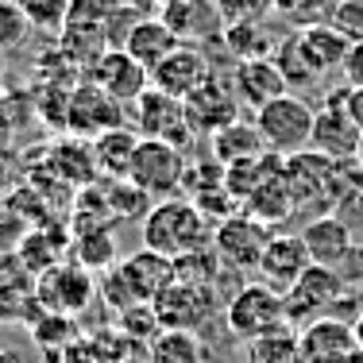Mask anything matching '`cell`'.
<instances>
[{"instance_id":"cell-31","label":"cell","mask_w":363,"mask_h":363,"mask_svg":"<svg viewBox=\"0 0 363 363\" xmlns=\"http://www.w3.org/2000/svg\"><path fill=\"white\" fill-rule=\"evenodd\" d=\"M220 39H224V47H228L240 62H244V58H271V50H274V43L267 39V31H263V23H259V20L228 23Z\"/></svg>"},{"instance_id":"cell-15","label":"cell","mask_w":363,"mask_h":363,"mask_svg":"<svg viewBox=\"0 0 363 363\" xmlns=\"http://www.w3.org/2000/svg\"><path fill=\"white\" fill-rule=\"evenodd\" d=\"M93 274L85 271L82 263H58L55 271H47V274H39V282H35V294H39V301L50 309V313H77V309H85L89 306V298H93Z\"/></svg>"},{"instance_id":"cell-24","label":"cell","mask_w":363,"mask_h":363,"mask_svg":"<svg viewBox=\"0 0 363 363\" xmlns=\"http://www.w3.org/2000/svg\"><path fill=\"white\" fill-rule=\"evenodd\" d=\"M135 147H140V132H132V128H124V124L93 135V159H97V170L105 178H128L132 174Z\"/></svg>"},{"instance_id":"cell-39","label":"cell","mask_w":363,"mask_h":363,"mask_svg":"<svg viewBox=\"0 0 363 363\" xmlns=\"http://www.w3.org/2000/svg\"><path fill=\"white\" fill-rule=\"evenodd\" d=\"M340 74L348 82V89H363V43H352L348 55L340 62Z\"/></svg>"},{"instance_id":"cell-43","label":"cell","mask_w":363,"mask_h":363,"mask_svg":"<svg viewBox=\"0 0 363 363\" xmlns=\"http://www.w3.org/2000/svg\"><path fill=\"white\" fill-rule=\"evenodd\" d=\"M352 328H356V340H359V348H363V309H359L356 321H352Z\"/></svg>"},{"instance_id":"cell-23","label":"cell","mask_w":363,"mask_h":363,"mask_svg":"<svg viewBox=\"0 0 363 363\" xmlns=\"http://www.w3.org/2000/svg\"><path fill=\"white\" fill-rule=\"evenodd\" d=\"M209 147H213V159L224 162V167L271 155L263 143V135H259V128H255V120H232L228 128H220L217 135H209Z\"/></svg>"},{"instance_id":"cell-13","label":"cell","mask_w":363,"mask_h":363,"mask_svg":"<svg viewBox=\"0 0 363 363\" xmlns=\"http://www.w3.org/2000/svg\"><path fill=\"white\" fill-rule=\"evenodd\" d=\"M89 82L97 85V89H105L112 101H120V105H135V101L151 89V74H147V66L135 62L124 47L101 50L97 62H93V70H89Z\"/></svg>"},{"instance_id":"cell-20","label":"cell","mask_w":363,"mask_h":363,"mask_svg":"<svg viewBox=\"0 0 363 363\" xmlns=\"http://www.w3.org/2000/svg\"><path fill=\"white\" fill-rule=\"evenodd\" d=\"M162 20L182 43H197L205 35H224V20L213 0H174L162 8Z\"/></svg>"},{"instance_id":"cell-29","label":"cell","mask_w":363,"mask_h":363,"mask_svg":"<svg viewBox=\"0 0 363 363\" xmlns=\"http://www.w3.org/2000/svg\"><path fill=\"white\" fill-rule=\"evenodd\" d=\"M298 328L279 325L271 333L247 340V363H298Z\"/></svg>"},{"instance_id":"cell-32","label":"cell","mask_w":363,"mask_h":363,"mask_svg":"<svg viewBox=\"0 0 363 363\" xmlns=\"http://www.w3.org/2000/svg\"><path fill=\"white\" fill-rule=\"evenodd\" d=\"M35 274L28 271V263H23L16 252H0V306H4L8 298L20 306V301H31V290H35Z\"/></svg>"},{"instance_id":"cell-26","label":"cell","mask_w":363,"mask_h":363,"mask_svg":"<svg viewBox=\"0 0 363 363\" xmlns=\"http://www.w3.org/2000/svg\"><path fill=\"white\" fill-rule=\"evenodd\" d=\"M244 209L252 213L255 220H263V224H282L294 209H298V205H294V197H290V186H286V174H282V167L274 170V174L267 178L252 197H247Z\"/></svg>"},{"instance_id":"cell-16","label":"cell","mask_w":363,"mask_h":363,"mask_svg":"<svg viewBox=\"0 0 363 363\" xmlns=\"http://www.w3.org/2000/svg\"><path fill=\"white\" fill-rule=\"evenodd\" d=\"M232 93H236V101L244 108L259 112L263 105H271V101L286 97L290 85L279 74L274 58H244V62L232 66Z\"/></svg>"},{"instance_id":"cell-1","label":"cell","mask_w":363,"mask_h":363,"mask_svg":"<svg viewBox=\"0 0 363 363\" xmlns=\"http://www.w3.org/2000/svg\"><path fill=\"white\" fill-rule=\"evenodd\" d=\"M143 247H151V252L167 259H182L189 252L213 247L209 217L189 197H162L143 217Z\"/></svg>"},{"instance_id":"cell-12","label":"cell","mask_w":363,"mask_h":363,"mask_svg":"<svg viewBox=\"0 0 363 363\" xmlns=\"http://www.w3.org/2000/svg\"><path fill=\"white\" fill-rule=\"evenodd\" d=\"M182 105H186V116H189L197 135H217L220 128L240 120V101L232 93V77L224 82L220 74H209Z\"/></svg>"},{"instance_id":"cell-11","label":"cell","mask_w":363,"mask_h":363,"mask_svg":"<svg viewBox=\"0 0 363 363\" xmlns=\"http://www.w3.org/2000/svg\"><path fill=\"white\" fill-rule=\"evenodd\" d=\"M112 274H116V282L124 286L132 306H155L159 294L174 282V259L151 252V247H140V252L128 255Z\"/></svg>"},{"instance_id":"cell-5","label":"cell","mask_w":363,"mask_h":363,"mask_svg":"<svg viewBox=\"0 0 363 363\" xmlns=\"http://www.w3.org/2000/svg\"><path fill=\"white\" fill-rule=\"evenodd\" d=\"M224 325L240 340H255V336L271 333V328L286 325V298L282 290L267 286V282H247L232 294V301L224 306Z\"/></svg>"},{"instance_id":"cell-30","label":"cell","mask_w":363,"mask_h":363,"mask_svg":"<svg viewBox=\"0 0 363 363\" xmlns=\"http://www.w3.org/2000/svg\"><path fill=\"white\" fill-rule=\"evenodd\" d=\"M62 252L66 247L58 244V236L50 228H35V232H28V236H23V244H20V255L23 263H28V271L35 274H47V271H55L58 263H62Z\"/></svg>"},{"instance_id":"cell-42","label":"cell","mask_w":363,"mask_h":363,"mask_svg":"<svg viewBox=\"0 0 363 363\" xmlns=\"http://www.w3.org/2000/svg\"><path fill=\"white\" fill-rule=\"evenodd\" d=\"M4 85H8V66H4V50H0V97H4Z\"/></svg>"},{"instance_id":"cell-18","label":"cell","mask_w":363,"mask_h":363,"mask_svg":"<svg viewBox=\"0 0 363 363\" xmlns=\"http://www.w3.org/2000/svg\"><path fill=\"white\" fill-rule=\"evenodd\" d=\"M309 263H313V259H309V247L301 236H271L263 259H259V282H267V286L286 294L294 282L306 274Z\"/></svg>"},{"instance_id":"cell-3","label":"cell","mask_w":363,"mask_h":363,"mask_svg":"<svg viewBox=\"0 0 363 363\" xmlns=\"http://www.w3.org/2000/svg\"><path fill=\"white\" fill-rule=\"evenodd\" d=\"M186 174H189L186 151H178L174 143L143 140V135H140V147H135V159H132V174H128V182H135V186H140L151 201L178 197V189H186Z\"/></svg>"},{"instance_id":"cell-40","label":"cell","mask_w":363,"mask_h":363,"mask_svg":"<svg viewBox=\"0 0 363 363\" xmlns=\"http://www.w3.org/2000/svg\"><path fill=\"white\" fill-rule=\"evenodd\" d=\"M8 105H12V101L0 97V147H4L8 135H12V120H8V112H12V108H8Z\"/></svg>"},{"instance_id":"cell-41","label":"cell","mask_w":363,"mask_h":363,"mask_svg":"<svg viewBox=\"0 0 363 363\" xmlns=\"http://www.w3.org/2000/svg\"><path fill=\"white\" fill-rule=\"evenodd\" d=\"M348 108H352V116H356V124L363 128V89H352L348 93Z\"/></svg>"},{"instance_id":"cell-38","label":"cell","mask_w":363,"mask_h":363,"mask_svg":"<svg viewBox=\"0 0 363 363\" xmlns=\"http://www.w3.org/2000/svg\"><path fill=\"white\" fill-rule=\"evenodd\" d=\"M333 28L348 35V43H363V0H340L333 8Z\"/></svg>"},{"instance_id":"cell-6","label":"cell","mask_w":363,"mask_h":363,"mask_svg":"<svg viewBox=\"0 0 363 363\" xmlns=\"http://www.w3.org/2000/svg\"><path fill=\"white\" fill-rule=\"evenodd\" d=\"M267 244H271V224L255 220L252 213H232L213 228V252L232 271H259Z\"/></svg>"},{"instance_id":"cell-4","label":"cell","mask_w":363,"mask_h":363,"mask_svg":"<svg viewBox=\"0 0 363 363\" xmlns=\"http://www.w3.org/2000/svg\"><path fill=\"white\" fill-rule=\"evenodd\" d=\"M344 294H348L344 290V274L336 267L309 263L306 274L282 294L286 298V325H294L301 333L306 325L321 321V317H333V306H340Z\"/></svg>"},{"instance_id":"cell-27","label":"cell","mask_w":363,"mask_h":363,"mask_svg":"<svg viewBox=\"0 0 363 363\" xmlns=\"http://www.w3.org/2000/svg\"><path fill=\"white\" fill-rule=\"evenodd\" d=\"M147 363H205L201 336L189 328H159V336L147 344Z\"/></svg>"},{"instance_id":"cell-2","label":"cell","mask_w":363,"mask_h":363,"mask_svg":"<svg viewBox=\"0 0 363 363\" xmlns=\"http://www.w3.org/2000/svg\"><path fill=\"white\" fill-rule=\"evenodd\" d=\"M313 124H317V112L301 97H294V93H286V97L271 101V105H263L255 112L259 135H263L267 151L279 155V159L309 151V143H313Z\"/></svg>"},{"instance_id":"cell-33","label":"cell","mask_w":363,"mask_h":363,"mask_svg":"<svg viewBox=\"0 0 363 363\" xmlns=\"http://www.w3.org/2000/svg\"><path fill=\"white\" fill-rule=\"evenodd\" d=\"M77 263L85 267V271H105V267L116 259V236H112V228H93V232H77Z\"/></svg>"},{"instance_id":"cell-17","label":"cell","mask_w":363,"mask_h":363,"mask_svg":"<svg viewBox=\"0 0 363 363\" xmlns=\"http://www.w3.org/2000/svg\"><path fill=\"white\" fill-rule=\"evenodd\" d=\"M209 74L213 70H209L201 50H197L194 43H178V47L151 70V85L162 93H170V97H178V101H186Z\"/></svg>"},{"instance_id":"cell-8","label":"cell","mask_w":363,"mask_h":363,"mask_svg":"<svg viewBox=\"0 0 363 363\" xmlns=\"http://www.w3.org/2000/svg\"><path fill=\"white\" fill-rule=\"evenodd\" d=\"M155 313H159L162 328H189V333H197V328L205 321H213V313H217V290L205 286V282L174 279L159 294Z\"/></svg>"},{"instance_id":"cell-36","label":"cell","mask_w":363,"mask_h":363,"mask_svg":"<svg viewBox=\"0 0 363 363\" xmlns=\"http://www.w3.org/2000/svg\"><path fill=\"white\" fill-rule=\"evenodd\" d=\"M28 28H31V20L20 12V4L16 0H0V50L20 47Z\"/></svg>"},{"instance_id":"cell-25","label":"cell","mask_w":363,"mask_h":363,"mask_svg":"<svg viewBox=\"0 0 363 363\" xmlns=\"http://www.w3.org/2000/svg\"><path fill=\"white\" fill-rule=\"evenodd\" d=\"M298 43L301 50H306V58L313 62L317 74H328V70H340L344 55H348V35H340V31L333 28V23H306V28L298 31Z\"/></svg>"},{"instance_id":"cell-7","label":"cell","mask_w":363,"mask_h":363,"mask_svg":"<svg viewBox=\"0 0 363 363\" xmlns=\"http://www.w3.org/2000/svg\"><path fill=\"white\" fill-rule=\"evenodd\" d=\"M135 120H140V135L143 140H162V143H174L178 151H189L197 140L194 124L186 116V105L178 97L162 89H147L140 101H135Z\"/></svg>"},{"instance_id":"cell-9","label":"cell","mask_w":363,"mask_h":363,"mask_svg":"<svg viewBox=\"0 0 363 363\" xmlns=\"http://www.w3.org/2000/svg\"><path fill=\"white\" fill-rule=\"evenodd\" d=\"M298 363H363L356 328L336 317L306 325L298 336Z\"/></svg>"},{"instance_id":"cell-34","label":"cell","mask_w":363,"mask_h":363,"mask_svg":"<svg viewBox=\"0 0 363 363\" xmlns=\"http://www.w3.org/2000/svg\"><path fill=\"white\" fill-rule=\"evenodd\" d=\"M220 267H224L220 255L213 252V247H201V252H189V255L174 259V279H182V282H205V286H213V279H217Z\"/></svg>"},{"instance_id":"cell-19","label":"cell","mask_w":363,"mask_h":363,"mask_svg":"<svg viewBox=\"0 0 363 363\" xmlns=\"http://www.w3.org/2000/svg\"><path fill=\"white\" fill-rule=\"evenodd\" d=\"M301 240H306V247H309V259L321 263V267H340L344 259L356 252V244H352V228L340 217H333V213L309 220L306 228H301Z\"/></svg>"},{"instance_id":"cell-28","label":"cell","mask_w":363,"mask_h":363,"mask_svg":"<svg viewBox=\"0 0 363 363\" xmlns=\"http://www.w3.org/2000/svg\"><path fill=\"white\" fill-rule=\"evenodd\" d=\"M271 58H274V66H279V74L286 77V85H290V89H313V85L321 82V74L313 70V62H309V58H306V50H301L298 31L274 43Z\"/></svg>"},{"instance_id":"cell-35","label":"cell","mask_w":363,"mask_h":363,"mask_svg":"<svg viewBox=\"0 0 363 363\" xmlns=\"http://www.w3.org/2000/svg\"><path fill=\"white\" fill-rule=\"evenodd\" d=\"M16 4H20V12L31 20V28L58 31V28H66V20H70L74 0H16Z\"/></svg>"},{"instance_id":"cell-21","label":"cell","mask_w":363,"mask_h":363,"mask_svg":"<svg viewBox=\"0 0 363 363\" xmlns=\"http://www.w3.org/2000/svg\"><path fill=\"white\" fill-rule=\"evenodd\" d=\"M178 43H182V39L167 28V20L159 16V20H135L132 31L124 35V43H120V47H124L140 66H147V74H151L155 66H159L162 58H167L170 50L178 47Z\"/></svg>"},{"instance_id":"cell-22","label":"cell","mask_w":363,"mask_h":363,"mask_svg":"<svg viewBox=\"0 0 363 363\" xmlns=\"http://www.w3.org/2000/svg\"><path fill=\"white\" fill-rule=\"evenodd\" d=\"M120 112H124V105H120V101H112L108 93L97 89L93 82L70 93V128L82 124V116H89L82 132L101 135V132H108V128H120Z\"/></svg>"},{"instance_id":"cell-10","label":"cell","mask_w":363,"mask_h":363,"mask_svg":"<svg viewBox=\"0 0 363 363\" xmlns=\"http://www.w3.org/2000/svg\"><path fill=\"white\" fill-rule=\"evenodd\" d=\"M348 93H336V97H328V108L317 112V124H313V151H321L325 159L340 162V159H352V155H359L363 147V128L356 124V116H352L348 108Z\"/></svg>"},{"instance_id":"cell-14","label":"cell","mask_w":363,"mask_h":363,"mask_svg":"<svg viewBox=\"0 0 363 363\" xmlns=\"http://www.w3.org/2000/svg\"><path fill=\"white\" fill-rule=\"evenodd\" d=\"M282 174H286L290 197L298 209H313L321 205L328 194H333V174L336 162L325 159L321 151H298L290 159H282Z\"/></svg>"},{"instance_id":"cell-37","label":"cell","mask_w":363,"mask_h":363,"mask_svg":"<svg viewBox=\"0 0 363 363\" xmlns=\"http://www.w3.org/2000/svg\"><path fill=\"white\" fill-rule=\"evenodd\" d=\"M213 4H217L224 28H228V23H244V20H263L274 0H213Z\"/></svg>"}]
</instances>
